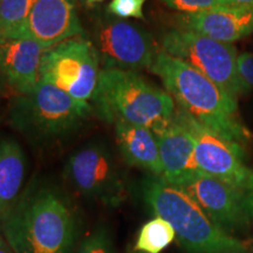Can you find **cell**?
Listing matches in <instances>:
<instances>
[{"instance_id":"obj_3","label":"cell","mask_w":253,"mask_h":253,"mask_svg":"<svg viewBox=\"0 0 253 253\" xmlns=\"http://www.w3.org/2000/svg\"><path fill=\"white\" fill-rule=\"evenodd\" d=\"M93 109L104 122H126L154 134L173 120L175 101L167 91L136 72L102 68L93 97Z\"/></svg>"},{"instance_id":"obj_27","label":"cell","mask_w":253,"mask_h":253,"mask_svg":"<svg viewBox=\"0 0 253 253\" xmlns=\"http://www.w3.org/2000/svg\"><path fill=\"white\" fill-rule=\"evenodd\" d=\"M6 84H7V82H6V79L4 77V73H2L1 68H0V95L4 93Z\"/></svg>"},{"instance_id":"obj_1","label":"cell","mask_w":253,"mask_h":253,"mask_svg":"<svg viewBox=\"0 0 253 253\" xmlns=\"http://www.w3.org/2000/svg\"><path fill=\"white\" fill-rule=\"evenodd\" d=\"M1 235L14 253H72L77 214L59 190L31 185L6 218Z\"/></svg>"},{"instance_id":"obj_24","label":"cell","mask_w":253,"mask_h":253,"mask_svg":"<svg viewBox=\"0 0 253 253\" xmlns=\"http://www.w3.org/2000/svg\"><path fill=\"white\" fill-rule=\"evenodd\" d=\"M245 195H246V199H248L250 213H251L253 217V170H252L251 176H250L249 178L248 185H246L245 188Z\"/></svg>"},{"instance_id":"obj_22","label":"cell","mask_w":253,"mask_h":253,"mask_svg":"<svg viewBox=\"0 0 253 253\" xmlns=\"http://www.w3.org/2000/svg\"><path fill=\"white\" fill-rule=\"evenodd\" d=\"M147 0H112L107 11L119 19H144L143 6Z\"/></svg>"},{"instance_id":"obj_10","label":"cell","mask_w":253,"mask_h":253,"mask_svg":"<svg viewBox=\"0 0 253 253\" xmlns=\"http://www.w3.org/2000/svg\"><path fill=\"white\" fill-rule=\"evenodd\" d=\"M176 116L194 137L199 171L245 191L252 170L244 162L242 144L217 134L179 109L176 110Z\"/></svg>"},{"instance_id":"obj_26","label":"cell","mask_w":253,"mask_h":253,"mask_svg":"<svg viewBox=\"0 0 253 253\" xmlns=\"http://www.w3.org/2000/svg\"><path fill=\"white\" fill-rule=\"evenodd\" d=\"M235 6H243V7L253 8V0H229Z\"/></svg>"},{"instance_id":"obj_13","label":"cell","mask_w":253,"mask_h":253,"mask_svg":"<svg viewBox=\"0 0 253 253\" xmlns=\"http://www.w3.org/2000/svg\"><path fill=\"white\" fill-rule=\"evenodd\" d=\"M178 27L219 42L232 43L253 33V8L232 5L198 13H182Z\"/></svg>"},{"instance_id":"obj_6","label":"cell","mask_w":253,"mask_h":253,"mask_svg":"<svg viewBox=\"0 0 253 253\" xmlns=\"http://www.w3.org/2000/svg\"><path fill=\"white\" fill-rule=\"evenodd\" d=\"M161 47L166 54L186 62L236 99L246 93L237 73V49L231 43L177 27L163 34Z\"/></svg>"},{"instance_id":"obj_21","label":"cell","mask_w":253,"mask_h":253,"mask_svg":"<svg viewBox=\"0 0 253 253\" xmlns=\"http://www.w3.org/2000/svg\"><path fill=\"white\" fill-rule=\"evenodd\" d=\"M168 7L176 9L184 14L198 13L202 11L219 7V6H232L229 0H161ZM235 6V5H233Z\"/></svg>"},{"instance_id":"obj_18","label":"cell","mask_w":253,"mask_h":253,"mask_svg":"<svg viewBox=\"0 0 253 253\" xmlns=\"http://www.w3.org/2000/svg\"><path fill=\"white\" fill-rule=\"evenodd\" d=\"M175 238L176 232L173 227L163 218L155 217L141 227L135 251L137 253H161Z\"/></svg>"},{"instance_id":"obj_20","label":"cell","mask_w":253,"mask_h":253,"mask_svg":"<svg viewBox=\"0 0 253 253\" xmlns=\"http://www.w3.org/2000/svg\"><path fill=\"white\" fill-rule=\"evenodd\" d=\"M74 253H115L113 237L104 226L96 227L82 239Z\"/></svg>"},{"instance_id":"obj_8","label":"cell","mask_w":253,"mask_h":253,"mask_svg":"<svg viewBox=\"0 0 253 253\" xmlns=\"http://www.w3.org/2000/svg\"><path fill=\"white\" fill-rule=\"evenodd\" d=\"M65 177L79 194L107 207H119L126 185L110 148L102 141L82 145L68 157Z\"/></svg>"},{"instance_id":"obj_19","label":"cell","mask_w":253,"mask_h":253,"mask_svg":"<svg viewBox=\"0 0 253 253\" xmlns=\"http://www.w3.org/2000/svg\"><path fill=\"white\" fill-rule=\"evenodd\" d=\"M37 0H0V40L9 39L23 25Z\"/></svg>"},{"instance_id":"obj_14","label":"cell","mask_w":253,"mask_h":253,"mask_svg":"<svg viewBox=\"0 0 253 253\" xmlns=\"http://www.w3.org/2000/svg\"><path fill=\"white\" fill-rule=\"evenodd\" d=\"M158 149L163 175L161 178L173 185H181L199 172L195 160V141L186 126L177 119L157 132Z\"/></svg>"},{"instance_id":"obj_23","label":"cell","mask_w":253,"mask_h":253,"mask_svg":"<svg viewBox=\"0 0 253 253\" xmlns=\"http://www.w3.org/2000/svg\"><path fill=\"white\" fill-rule=\"evenodd\" d=\"M237 73L245 91L253 89V53H242L237 56Z\"/></svg>"},{"instance_id":"obj_28","label":"cell","mask_w":253,"mask_h":253,"mask_svg":"<svg viewBox=\"0 0 253 253\" xmlns=\"http://www.w3.org/2000/svg\"><path fill=\"white\" fill-rule=\"evenodd\" d=\"M103 0H86V4L88 6H93L95 4H99V2H102Z\"/></svg>"},{"instance_id":"obj_7","label":"cell","mask_w":253,"mask_h":253,"mask_svg":"<svg viewBox=\"0 0 253 253\" xmlns=\"http://www.w3.org/2000/svg\"><path fill=\"white\" fill-rule=\"evenodd\" d=\"M100 56L93 41L79 36L47 49L40 67V80L72 97L88 102L100 75Z\"/></svg>"},{"instance_id":"obj_17","label":"cell","mask_w":253,"mask_h":253,"mask_svg":"<svg viewBox=\"0 0 253 253\" xmlns=\"http://www.w3.org/2000/svg\"><path fill=\"white\" fill-rule=\"evenodd\" d=\"M26 171L27 158L21 145L11 137L0 138V232L23 195Z\"/></svg>"},{"instance_id":"obj_12","label":"cell","mask_w":253,"mask_h":253,"mask_svg":"<svg viewBox=\"0 0 253 253\" xmlns=\"http://www.w3.org/2000/svg\"><path fill=\"white\" fill-rule=\"evenodd\" d=\"M74 0H37L26 21L9 39H28L46 49L84 36Z\"/></svg>"},{"instance_id":"obj_15","label":"cell","mask_w":253,"mask_h":253,"mask_svg":"<svg viewBox=\"0 0 253 253\" xmlns=\"http://www.w3.org/2000/svg\"><path fill=\"white\" fill-rule=\"evenodd\" d=\"M45 47L28 39L0 40V68L18 95L28 94L40 82Z\"/></svg>"},{"instance_id":"obj_16","label":"cell","mask_w":253,"mask_h":253,"mask_svg":"<svg viewBox=\"0 0 253 253\" xmlns=\"http://www.w3.org/2000/svg\"><path fill=\"white\" fill-rule=\"evenodd\" d=\"M115 137L123 160L130 167L162 177L158 141L153 130L126 122L115 123Z\"/></svg>"},{"instance_id":"obj_29","label":"cell","mask_w":253,"mask_h":253,"mask_svg":"<svg viewBox=\"0 0 253 253\" xmlns=\"http://www.w3.org/2000/svg\"><path fill=\"white\" fill-rule=\"evenodd\" d=\"M136 253H137V252H136Z\"/></svg>"},{"instance_id":"obj_11","label":"cell","mask_w":253,"mask_h":253,"mask_svg":"<svg viewBox=\"0 0 253 253\" xmlns=\"http://www.w3.org/2000/svg\"><path fill=\"white\" fill-rule=\"evenodd\" d=\"M181 188L226 232L242 229L250 212L244 190L199 171L182 183Z\"/></svg>"},{"instance_id":"obj_2","label":"cell","mask_w":253,"mask_h":253,"mask_svg":"<svg viewBox=\"0 0 253 253\" xmlns=\"http://www.w3.org/2000/svg\"><path fill=\"white\" fill-rule=\"evenodd\" d=\"M150 71L163 82L181 112L230 140H248L240 125L237 99L197 69L160 50Z\"/></svg>"},{"instance_id":"obj_25","label":"cell","mask_w":253,"mask_h":253,"mask_svg":"<svg viewBox=\"0 0 253 253\" xmlns=\"http://www.w3.org/2000/svg\"><path fill=\"white\" fill-rule=\"evenodd\" d=\"M0 253H14L13 250L11 249V246L7 244L4 236L0 232Z\"/></svg>"},{"instance_id":"obj_9","label":"cell","mask_w":253,"mask_h":253,"mask_svg":"<svg viewBox=\"0 0 253 253\" xmlns=\"http://www.w3.org/2000/svg\"><path fill=\"white\" fill-rule=\"evenodd\" d=\"M93 38L103 68L131 72L150 69L160 52L149 32L122 19L100 20Z\"/></svg>"},{"instance_id":"obj_4","label":"cell","mask_w":253,"mask_h":253,"mask_svg":"<svg viewBox=\"0 0 253 253\" xmlns=\"http://www.w3.org/2000/svg\"><path fill=\"white\" fill-rule=\"evenodd\" d=\"M143 198L156 217L173 227L188 253H246V248L217 225L181 186L153 177L143 183Z\"/></svg>"},{"instance_id":"obj_5","label":"cell","mask_w":253,"mask_h":253,"mask_svg":"<svg viewBox=\"0 0 253 253\" xmlns=\"http://www.w3.org/2000/svg\"><path fill=\"white\" fill-rule=\"evenodd\" d=\"M93 110L48 82L40 80L31 93L17 95L9 107V123L15 130L38 142L72 134Z\"/></svg>"}]
</instances>
